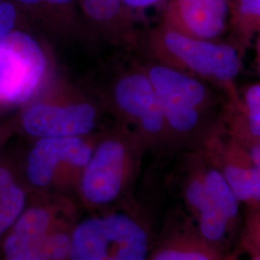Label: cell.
Returning a JSON list of instances; mask_svg holds the SVG:
<instances>
[{"label": "cell", "mask_w": 260, "mask_h": 260, "mask_svg": "<svg viewBox=\"0 0 260 260\" xmlns=\"http://www.w3.org/2000/svg\"><path fill=\"white\" fill-rule=\"evenodd\" d=\"M81 206L66 196L31 192L1 239L2 260H69Z\"/></svg>", "instance_id": "obj_1"}, {"label": "cell", "mask_w": 260, "mask_h": 260, "mask_svg": "<svg viewBox=\"0 0 260 260\" xmlns=\"http://www.w3.org/2000/svg\"><path fill=\"white\" fill-rule=\"evenodd\" d=\"M147 149L135 130L118 128L99 138L80 179V200L90 211L129 205Z\"/></svg>", "instance_id": "obj_2"}, {"label": "cell", "mask_w": 260, "mask_h": 260, "mask_svg": "<svg viewBox=\"0 0 260 260\" xmlns=\"http://www.w3.org/2000/svg\"><path fill=\"white\" fill-rule=\"evenodd\" d=\"M95 212L76 223L69 260H149L151 229L134 202Z\"/></svg>", "instance_id": "obj_3"}, {"label": "cell", "mask_w": 260, "mask_h": 260, "mask_svg": "<svg viewBox=\"0 0 260 260\" xmlns=\"http://www.w3.org/2000/svg\"><path fill=\"white\" fill-rule=\"evenodd\" d=\"M144 47L157 64L217 84L229 96L238 94L241 56L233 45L189 37L162 22L146 35Z\"/></svg>", "instance_id": "obj_4"}, {"label": "cell", "mask_w": 260, "mask_h": 260, "mask_svg": "<svg viewBox=\"0 0 260 260\" xmlns=\"http://www.w3.org/2000/svg\"><path fill=\"white\" fill-rule=\"evenodd\" d=\"M88 136L39 138L28 152L25 177L32 192L69 197L80 205V179L98 142Z\"/></svg>", "instance_id": "obj_5"}, {"label": "cell", "mask_w": 260, "mask_h": 260, "mask_svg": "<svg viewBox=\"0 0 260 260\" xmlns=\"http://www.w3.org/2000/svg\"><path fill=\"white\" fill-rule=\"evenodd\" d=\"M47 73V56L28 33L14 30L0 43V103L26 102L45 82Z\"/></svg>", "instance_id": "obj_6"}, {"label": "cell", "mask_w": 260, "mask_h": 260, "mask_svg": "<svg viewBox=\"0 0 260 260\" xmlns=\"http://www.w3.org/2000/svg\"><path fill=\"white\" fill-rule=\"evenodd\" d=\"M184 175L180 183V197L200 233L219 251L233 254L235 235L222 211L214 204L204 179V154L198 149L186 159Z\"/></svg>", "instance_id": "obj_7"}, {"label": "cell", "mask_w": 260, "mask_h": 260, "mask_svg": "<svg viewBox=\"0 0 260 260\" xmlns=\"http://www.w3.org/2000/svg\"><path fill=\"white\" fill-rule=\"evenodd\" d=\"M100 110L94 103L77 101L38 103L23 112L22 125L29 135L46 137L88 136L98 125Z\"/></svg>", "instance_id": "obj_8"}, {"label": "cell", "mask_w": 260, "mask_h": 260, "mask_svg": "<svg viewBox=\"0 0 260 260\" xmlns=\"http://www.w3.org/2000/svg\"><path fill=\"white\" fill-rule=\"evenodd\" d=\"M222 135L223 132L215 135L201 149L221 171L240 204L260 208V168L253 165L241 143L232 136L223 141Z\"/></svg>", "instance_id": "obj_9"}, {"label": "cell", "mask_w": 260, "mask_h": 260, "mask_svg": "<svg viewBox=\"0 0 260 260\" xmlns=\"http://www.w3.org/2000/svg\"><path fill=\"white\" fill-rule=\"evenodd\" d=\"M237 253L225 254L200 233L184 212L169 217L149 254V260H235Z\"/></svg>", "instance_id": "obj_10"}, {"label": "cell", "mask_w": 260, "mask_h": 260, "mask_svg": "<svg viewBox=\"0 0 260 260\" xmlns=\"http://www.w3.org/2000/svg\"><path fill=\"white\" fill-rule=\"evenodd\" d=\"M229 18L230 0H170L163 23L186 36L217 42Z\"/></svg>", "instance_id": "obj_11"}, {"label": "cell", "mask_w": 260, "mask_h": 260, "mask_svg": "<svg viewBox=\"0 0 260 260\" xmlns=\"http://www.w3.org/2000/svg\"><path fill=\"white\" fill-rule=\"evenodd\" d=\"M155 93L162 100L212 109V92L200 78L161 64L145 69Z\"/></svg>", "instance_id": "obj_12"}, {"label": "cell", "mask_w": 260, "mask_h": 260, "mask_svg": "<svg viewBox=\"0 0 260 260\" xmlns=\"http://www.w3.org/2000/svg\"><path fill=\"white\" fill-rule=\"evenodd\" d=\"M157 99L145 69L133 70L117 78L110 91L112 109L124 123L136 125Z\"/></svg>", "instance_id": "obj_13"}, {"label": "cell", "mask_w": 260, "mask_h": 260, "mask_svg": "<svg viewBox=\"0 0 260 260\" xmlns=\"http://www.w3.org/2000/svg\"><path fill=\"white\" fill-rule=\"evenodd\" d=\"M202 150V149H201ZM203 151V150H202ZM204 179L206 189L214 204L228 220L234 235L238 233L241 222L240 202L234 195L231 186L224 179L221 171L205 156L204 151Z\"/></svg>", "instance_id": "obj_14"}, {"label": "cell", "mask_w": 260, "mask_h": 260, "mask_svg": "<svg viewBox=\"0 0 260 260\" xmlns=\"http://www.w3.org/2000/svg\"><path fill=\"white\" fill-rule=\"evenodd\" d=\"M29 194L8 168L0 166V240L23 211Z\"/></svg>", "instance_id": "obj_15"}, {"label": "cell", "mask_w": 260, "mask_h": 260, "mask_svg": "<svg viewBox=\"0 0 260 260\" xmlns=\"http://www.w3.org/2000/svg\"><path fill=\"white\" fill-rule=\"evenodd\" d=\"M229 25L236 42L234 47L238 50L248 47L259 31L260 0H237L230 3Z\"/></svg>", "instance_id": "obj_16"}, {"label": "cell", "mask_w": 260, "mask_h": 260, "mask_svg": "<svg viewBox=\"0 0 260 260\" xmlns=\"http://www.w3.org/2000/svg\"><path fill=\"white\" fill-rule=\"evenodd\" d=\"M246 225L244 228L243 237L240 238V246L251 255L259 253V208L248 207Z\"/></svg>", "instance_id": "obj_17"}, {"label": "cell", "mask_w": 260, "mask_h": 260, "mask_svg": "<svg viewBox=\"0 0 260 260\" xmlns=\"http://www.w3.org/2000/svg\"><path fill=\"white\" fill-rule=\"evenodd\" d=\"M17 18L18 13L13 4L7 1L0 2V43L14 31Z\"/></svg>", "instance_id": "obj_18"}, {"label": "cell", "mask_w": 260, "mask_h": 260, "mask_svg": "<svg viewBox=\"0 0 260 260\" xmlns=\"http://www.w3.org/2000/svg\"><path fill=\"white\" fill-rule=\"evenodd\" d=\"M160 0H121L122 4L130 11L142 10L155 5Z\"/></svg>", "instance_id": "obj_19"}, {"label": "cell", "mask_w": 260, "mask_h": 260, "mask_svg": "<svg viewBox=\"0 0 260 260\" xmlns=\"http://www.w3.org/2000/svg\"><path fill=\"white\" fill-rule=\"evenodd\" d=\"M73 1L74 0H44V2L54 6H66L71 4Z\"/></svg>", "instance_id": "obj_20"}, {"label": "cell", "mask_w": 260, "mask_h": 260, "mask_svg": "<svg viewBox=\"0 0 260 260\" xmlns=\"http://www.w3.org/2000/svg\"><path fill=\"white\" fill-rule=\"evenodd\" d=\"M20 2L27 4V5H37L42 2H44V0H19Z\"/></svg>", "instance_id": "obj_21"}, {"label": "cell", "mask_w": 260, "mask_h": 260, "mask_svg": "<svg viewBox=\"0 0 260 260\" xmlns=\"http://www.w3.org/2000/svg\"><path fill=\"white\" fill-rule=\"evenodd\" d=\"M235 260H239L236 258ZM248 260H260V254H255V255H251V258Z\"/></svg>", "instance_id": "obj_22"}, {"label": "cell", "mask_w": 260, "mask_h": 260, "mask_svg": "<svg viewBox=\"0 0 260 260\" xmlns=\"http://www.w3.org/2000/svg\"><path fill=\"white\" fill-rule=\"evenodd\" d=\"M234 1H237V0H230V3H232V2H234Z\"/></svg>", "instance_id": "obj_23"}, {"label": "cell", "mask_w": 260, "mask_h": 260, "mask_svg": "<svg viewBox=\"0 0 260 260\" xmlns=\"http://www.w3.org/2000/svg\"><path fill=\"white\" fill-rule=\"evenodd\" d=\"M0 2H2V0H0Z\"/></svg>", "instance_id": "obj_24"}]
</instances>
